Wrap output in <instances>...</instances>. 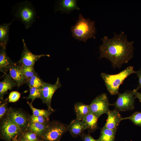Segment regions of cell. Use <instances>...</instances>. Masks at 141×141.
<instances>
[{
  "label": "cell",
  "mask_w": 141,
  "mask_h": 141,
  "mask_svg": "<svg viewBox=\"0 0 141 141\" xmlns=\"http://www.w3.org/2000/svg\"><path fill=\"white\" fill-rule=\"evenodd\" d=\"M100 46L99 59L105 58L111 62L113 68H120L133 57L134 42H129L124 32L119 34L114 33V36L109 38L107 36L102 39Z\"/></svg>",
  "instance_id": "6da1fadb"
},
{
  "label": "cell",
  "mask_w": 141,
  "mask_h": 141,
  "mask_svg": "<svg viewBox=\"0 0 141 141\" xmlns=\"http://www.w3.org/2000/svg\"><path fill=\"white\" fill-rule=\"evenodd\" d=\"M96 30L95 22L85 18L81 14H79L76 24L71 28L72 36L75 39L85 43L88 39L96 38Z\"/></svg>",
  "instance_id": "7a4b0ae2"
},
{
  "label": "cell",
  "mask_w": 141,
  "mask_h": 141,
  "mask_svg": "<svg viewBox=\"0 0 141 141\" xmlns=\"http://www.w3.org/2000/svg\"><path fill=\"white\" fill-rule=\"evenodd\" d=\"M11 13L14 20H19L24 25L26 29L33 24L36 15L34 5L28 1L19 2L15 5L12 7Z\"/></svg>",
  "instance_id": "3957f363"
},
{
  "label": "cell",
  "mask_w": 141,
  "mask_h": 141,
  "mask_svg": "<svg viewBox=\"0 0 141 141\" xmlns=\"http://www.w3.org/2000/svg\"><path fill=\"white\" fill-rule=\"evenodd\" d=\"M135 72L133 66H129L118 74H110L102 73L101 76L110 94L118 95L120 85L126 78L131 74L135 73Z\"/></svg>",
  "instance_id": "277c9868"
},
{
  "label": "cell",
  "mask_w": 141,
  "mask_h": 141,
  "mask_svg": "<svg viewBox=\"0 0 141 141\" xmlns=\"http://www.w3.org/2000/svg\"><path fill=\"white\" fill-rule=\"evenodd\" d=\"M116 102L113 104L115 109L119 111L131 110L134 108L136 98L133 90H127L122 93H119Z\"/></svg>",
  "instance_id": "5b68a950"
},
{
  "label": "cell",
  "mask_w": 141,
  "mask_h": 141,
  "mask_svg": "<svg viewBox=\"0 0 141 141\" xmlns=\"http://www.w3.org/2000/svg\"><path fill=\"white\" fill-rule=\"evenodd\" d=\"M68 131L67 126L57 122L49 123L42 135L46 141H58Z\"/></svg>",
  "instance_id": "8992f818"
},
{
  "label": "cell",
  "mask_w": 141,
  "mask_h": 141,
  "mask_svg": "<svg viewBox=\"0 0 141 141\" xmlns=\"http://www.w3.org/2000/svg\"><path fill=\"white\" fill-rule=\"evenodd\" d=\"M89 105L91 112L99 118L107 113L109 110V106L113 104L109 103L107 94L103 93L96 97Z\"/></svg>",
  "instance_id": "52a82bcc"
},
{
  "label": "cell",
  "mask_w": 141,
  "mask_h": 141,
  "mask_svg": "<svg viewBox=\"0 0 141 141\" xmlns=\"http://www.w3.org/2000/svg\"><path fill=\"white\" fill-rule=\"evenodd\" d=\"M61 86L58 78H57L56 82L54 84L44 82L42 85L40 98L43 102L47 105L48 110L54 111V110L51 106L52 97L55 91Z\"/></svg>",
  "instance_id": "ba28073f"
},
{
  "label": "cell",
  "mask_w": 141,
  "mask_h": 141,
  "mask_svg": "<svg viewBox=\"0 0 141 141\" xmlns=\"http://www.w3.org/2000/svg\"><path fill=\"white\" fill-rule=\"evenodd\" d=\"M23 49L21 58L18 62L20 65L28 66H34L35 62L41 57L45 56L49 57L48 55L41 54L37 55L31 52L28 48L24 39H22Z\"/></svg>",
  "instance_id": "9c48e42d"
},
{
  "label": "cell",
  "mask_w": 141,
  "mask_h": 141,
  "mask_svg": "<svg viewBox=\"0 0 141 141\" xmlns=\"http://www.w3.org/2000/svg\"><path fill=\"white\" fill-rule=\"evenodd\" d=\"M22 129L8 118L3 122L2 130L3 134L7 139H10L21 131Z\"/></svg>",
  "instance_id": "30bf717a"
},
{
  "label": "cell",
  "mask_w": 141,
  "mask_h": 141,
  "mask_svg": "<svg viewBox=\"0 0 141 141\" xmlns=\"http://www.w3.org/2000/svg\"><path fill=\"white\" fill-rule=\"evenodd\" d=\"M108 117L104 127L116 131L119 124L122 120L119 112L115 109L109 110L107 113Z\"/></svg>",
  "instance_id": "8fae6325"
},
{
  "label": "cell",
  "mask_w": 141,
  "mask_h": 141,
  "mask_svg": "<svg viewBox=\"0 0 141 141\" xmlns=\"http://www.w3.org/2000/svg\"><path fill=\"white\" fill-rule=\"evenodd\" d=\"M9 71V75L17 84V86L26 83V78L20 65H18L15 63L11 67Z\"/></svg>",
  "instance_id": "7c38bea8"
},
{
  "label": "cell",
  "mask_w": 141,
  "mask_h": 141,
  "mask_svg": "<svg viewBox=\"0 0 141 141\" xmlns=\"http://www.w3.org/2000/svg\"><path fill=\"white\" fill-rule=\"evenodd\" d=\"M8 118L21 129L25 127L27 123L26 116L19 111L10 110L8 113Z\"/></svg>",
  "instance_id": "4fadbf2b"
},
{
  "label": "cell",
  "mask_w": 141,
  "mask_h": 141,
  "mask_svg": "<svg viewBox=\"0 0 141 141\" xmlns=\"http://www.w3.org/2000/svg\"><path fill=\"white\" fill-rule=\"evenodd\" d=\"M15 63L8 56L6 52V49L0 48V71L5 74H7L11 67Z\"/></svg>",
  "instance_id": "5bb4252c"
},
{
  "label": "cell",
  "mask_w": 141,
  "mask_h": 141,
  "mask_svg": "<svg viewBox=\"0 0 141 141\" xmlns=\"http://www.w3.org/2000/svg\"><path fill=\"white\" fill-rule=\"evenodd\" d=\"M76 0H62L59 1L57 9L61 12L69 13L74 10H80L77 4Z\"/></svg>",
  "instance_id": "9a60e30c"
},
{
  "label": "cell",
  "mask_w": 141,
  "mask_h": 141,
  "mask_svg": "<svg viewBox=\"0 0 141 141\" xmlns=\"http://www.w3.org/2000/svg\"><path fill=\"white\" fill-rule=\"evenodd\" d=\"M99 118L90 112L81 120L85 125L86 129L93 132L98 128V120Z\"/></svg>",
  "instance_id": "2e32d148"
},
{
  "label": "cell",
  "mask_w": 141,
  "mask_h": 141,
  "mask_svg": "<svg viewBox=\"0 0 141 141\" xmlns=\"http://www.w3.org/2000/svg\"><path fill=\"white\" fill-rule=\"evenodd\" d=\"M17 86V84L11 78L9 74H6L3 80L0 82V97L2 99L4 95L9 90Z\"/></svg>",
  "instance_id": "e0dca14e"
},
{
  "label": "cell",
  "mask_w": 141,
  "mask_h": 141,
  "mask_svg": "<svg viewBox=\"0 0 141 141\" xmlns=\"http://www.w3.org/2000/svg\"><path fill=\"white\" fill-rule=\"evenodd\" d=\"M86 128L82 121L77 119L72 120L67 126V130L72 135L77 136L81 134Z\"/></svg>",
  "instance_id": "ac0fdd59"
},
{
  "label": "cell",
  "mask_w": 141,
  "mask_h": 141,
  "mask_svg": "<svg viewBox=\"0 0 141 141\" xmlns=\"http://www.w3.org/2000/svg\"><path fill=\"white\" fill-rule=\"evenodd\" d=\"M12 22L9 23H4L0 26V48L6 49L9 41V27Z\"/></svg>",
  "instance_id": "d6986e66"
},
{
  "label": "cell",
  "mask_w": 141,
  "mask_h": 141,
  "mask_svg": "<svg viewBox=\"0 0 141 141\" xmlns=\"http://www.w3.org/2000/svg\"><path fill=\"white\" fill-rule=\"evenodd\" d=\"M74 108L76 115V119L81 121L84 118L91 112L89 105L81 102L76 103Z\"/></svg>",
  "instance_id": "ffe728a7"
},
{
  "label": "cell",
  "mask_w": 141,
  "mask_h": 141,
  "mask_svg": "<svg viewBox=\"0 0 141 141\" xmlns=\"http://www.w3.org/2000/svg\"><path fill=\"white\" fill-rule=\"evenodd\" d=\"M116 131L103 127L101 130L98 141H114Z\"/></svg>",
  "instance_id": "44dd1931"
},
{
  "label": "cell",
  "mask_w": 141,
  "mask_h": 141,
  "mask_svg": "<svg viewBox=\"0 0 141 141\" xmlns=\"http://www.w3.org/2000/svg\"><path fill=\"white\" fill-rule=\"evenodd\" d=\"M48 125L31 122L29 125V129L31 131L36 134L42 136Z\"/></svg>",
  "instance_id": "7402d4cb"
},
{
  "label": "cell",
  "mask_w": 141,
  "mask_h": 141,
  "mask_svg": "<svg viewBox=\"0 0 141 141\" xmlns=\"http://www.w3.org/2000/svg\"><path fill=\"white\" fill-rule=\"evenodd\" d=\"M30 93L29 95L26 97L28 99H31L32 103L33 101L37 98H40L42 91V87H34L29 86Z\"/></svg>",
  "instance_id": "603a6c76"
},
{
  "label": "cell",
  "mask_w": 141,
  "mask_h": 141,
  "mask_svg": "<svg viewBox=\"0 0 141 141\" xmlns=\"http://www.w3.org/2000/svg\"><path fill=\"white\" fill-rule=\"evenodd\" d=\"M30 108L32 110L33 115L34 116H42L49 118V116L52 111L49 110L39 109L33 107L32 104L27 102Z\"/></svg>",
  "instance_id": "cb8c5ba5"
},
{
  "label": "cell",
  "mask_w": 141,
  "mask_h": 141,
  "mask_svg": "<svg viewBox=\"0 0 141 141\" xmlns=\"http://www.w3.org/2000/svg\"><path fill=\"white\" fill-rule=\"evenodd\" d=\"M125 119H129L136 125L141 127V112H135L128 117L122 118V120Z\"/></svg>",
  "instance_id": "d4e9b609"
},
{
  "label": "cell",
  "mask_w": 141,
  "mask_h": 141,
  "mask_svg": "<svg viewBox=\"0 0 141 141\" xmlns=\"http://www.w3.org/2000/svg\"><path fill=\"white\" fill-rule=\"evenodd\" d=\"M44 82L37 74L30 79L27 83L29 86L40 87H42Z\"/></svg>",
  "instance_id": "484cf974"
},
{
  "label": "cell",
  "mask_w": 141,
  "mask_h": 141,
  "mask_svg": "<svg viewBox=\"0 0 141 141\" xmlns=\"http://www.w3.org/2000/svg\"><path fill=\"white\" fill-rule=\"evenodd\" d=\"M20 66L22 67L26 78V83L30 79L37 74L35 71L34 66H28L20 65Z\"/></svg>",
  "instance_id": "4316f807"
},
{
  "label": "cell",
  "mask_w": 141,
  "mask_h": 141,
  "mask_svg": "<svg viewBox=\"0 0 141 141\" xmlns=\"http://www.w3.org/2000/svg\"><path fill=\"white\" fill-rule=\"evenodd\" d=\"M49 118L42 116H34L31 117V122H36L48 125L49 124Z\"/></svg>",
  "instance_id": "83f0119b"
},
{
  "label": "cell",
  "mask_w": 141,
  "mask_h": 141,
  "mask_svg": "<svg viewBox=\"0 0 141 141\" xmlns=\"http://www.w3.org/2000/svg\"><path fill=\"white\" fill-rule=\"evenodd\" d=\"M20 94L16 91H12L10 93L8 97V102H14L17 101L20 96Z\"/></svg>",
  "instance_id": "f1b7e54d"
},
{
  "label": "cell",
  "mask_w": 141,
  "mask_h": 141,
  "mask_svg": "<svg viewBox=\"0 0 141 141\" xmlns=\"http://www.w3.org/2000/svg\"><path fill=\"white\" fill-rule=\"evenodd\" d=\"M24 138L30 141H37L36 134L34 133L28 132L26 133L24 136Z\"/></svg>",
  "instance_id": "f546056e"
},
{
  "label": "cell",
  "mask_w": 141,
  "mask_h": 141,
  "mask_svg": "<svg viewBox=\"0 0 141 141\" xmlns=\"http://www.w3.org/2000/svg\"><path fill=\"white\" fill-rule=\"evenodd\" d=\"M6 102L3 103L0 106V118L1 119L4 115L6 110Z\"/></svg>",
  "instance_id": "4dcf8cb0"
},
{
  "label": "cell",
  "mask_w": 141,
  "mask_h": 141,
  "mask_svg": "<svg viewBox=\"0 0 141 141\" xmlns=\"http://www.w3.org/2000/svg\"><path fill=\"white\" fill-rule=\"evenodd\" d=\"M136 73L138 77V84L135 89L136 91H138L141 89V68L138 71H136Z\"/></svg>",
  "instance_id": "1f68e13d"
},
{
  "label": "cell",
  "mask_w": 141,
  "mask_h": 141,
  "mask_svg": "<svg viewBox=\"0 0 141 141\" xmlns=\"http://www.w3.org/2000/svg\"><path fill=\"white\" fill-rule=\"evenodd\" d=\"M83 139L84 141H98V139H94L89 134L84 135Z\"/></svg>",
  "instance_id": "d6a6232c"
},
{
  "label": "cell",
  "mask_w": 141,
  "mask_h": 141,
  "mask_svg": "<svg viewBox=\"0 0 141 141\" xmlns=\"http://www.w3.org/2000/svg\"><path fill=\"white\" fill-rule=\"evenodd\" d=\"M133 91L136 98H138L141 103V93L138 92L135 89H134Z\"/></svg>",
  "instance_id": "836d02e7"
},
{
  "label": "cell",
  "mask_w": 141,
  "mask_h": 141,
  "mask_svg": "<svg viewBox=\"0 0 141 141\" xmlns=\"http://www.w3.org/2000/svg\"><path fill=\"white\" fill-rule=\"evenodd\" d=\"M21 141H30L27 140L25 138L23 139Z\"/></svg>",
  "instance_id": "e575fe53"
},
{
  "label": "cell",
  "mask_w": 141,
  "mask_h": 141,
  "mask_svg": "<svg viewBox=\"0 0 141 141\" xmlns=\"http://www.w3.org/2000/svg\"><path fill=\"white\" fill-rule=\"evenodd\" d=\"M12 141H18L16 139H15L13 140Z\"/></svg>",
  "instance_id": "d590c367"
}]
</instances>
